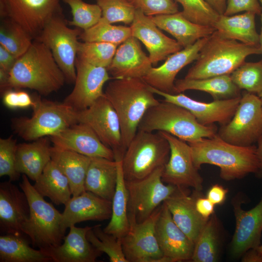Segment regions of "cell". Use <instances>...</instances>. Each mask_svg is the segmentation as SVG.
Here are the masks:
<instances>
[{
	"mask_svg": "<svg viewBox=\"0 0 262 262\" xmlns=\"http://www.w3.org/2000/svg\"><path fill=\"white\" fill-rule=\"evenodd\" d=\"M104 93L118 117L126 151L146 112L160 101L149 85L139 78L114 79L109 82Z\"/></svg>",
	"mask_w": 262,
	"mask_h": 262,
	"instance_id": "cell-1",
	"label": "cell"
},
{
	"mask_svg": "<svg viewBox=\"0 0 262 262\" xmlns=\"http://www.w3.org/2000/svg\"><path fill=\"white\" fill-rule=\"evenodd\" d=\"M193 162L199 170L201 165L210 164L220 168V176L225 180L242 179L255 173L258 169L257 147L235 145L221 139L217 134L188 143Z\"/></svg>",
	"mask_w": 262,
	"mask_h": 262,
	"instance_id": "cell-2",
	"label": "cell"
},
{
	"mask_svg": "<svg viewBox=\"0 0 262 262\" xmlns=\"http://www.w3.org/2000/svg\"><path fill=\"white\" fill-rule=\"evenodd\" d=\"M9 75L11 89L28 88L43 96L57 92L66 82L50 50L35 40L17 59Z\"/></svg>",
	"mask_w": 262,
	"mask_h": 262,
	"instance_id": "cell-3",
	"label": "cell"
},
{
	"mask_svg": "<svg viewBox=\"0 0 262 262\" xmlns=\"http://www.w3.org/2000/svg\"><path fill=\"white\" fill-rule=\"evenodd\" d=\"M260 54V47L226 38L215 31L208 36L195 65L184 78L201 79L230 75L245 62L248 56Z\"/></svg>",
	"mask_w": 262,
	"mask_h": 262,
	"instance_id": "cell-4",
	"label": "cell"
},
{
	"mask_svg": "<svg viewBox=\"0 0 262 262\" xmlns=\"http://www.w3.org/2000/svg\"><path fill=\"white\" fill-rule=\"evenodd\" d=\"M138 130L166 132L187 143L212 138L218 131L215 124L202 125L185 108L164 100L147 110Z\"/></svg>",
	"mask_w": 262,
	"mask_h": 262,
	"instance_id": "cell-5",
	"label": "cell"
},
{
	"mask_svg": "<svg viewBox=\"0 0 262 262\" xmlns=\"http://www.w3.org/2000/svg\"><path fill=\"white\" fill-rule=\"evenodd\" d=\"M19 186L26 194L30 209V216L22 228V232L34 247L43 249L61 245L65 236L61 229L62 213L46 201L22 175Z\"/></svg>",
	"mask_w": 262,
	"mask_h": 262,
	"instance_id": "cell-6",
	"label": "cell"
},
{
	"mask_svg": "<svg viewBox=\"0 0 262 262\" xmlns=\"http://www.w3.org/2000/svg\"><path fill=\"white\" fill-rule=\"evenodd\" d=\"M170 153L168 141L159 132L138 130L121 161L125 180L142 179L164 167Z\"/></svg>",
	"mask_w": 262,
	"mask_h": 262,
	"instance_id": "cell-7",
	"label": "cell"
},
{
	"mask_svg": "<svg viewBox=\"0 0 262 262\" xmlns=\"http://www.w3.org/2000/svg\"><path fill=\"white\" fill-rule=\"evenodd\" d=\"M30 117L11 120L15 133L26 141L51 136L78 122L77 112L64 103L46 99H36Z\"/></svg>",
	"mask_w": 262,
	"mask_h": 262,
	"instance_id": "cell-8",
	"label": "cell"
},
{
	"mask_svg": "<svg viewBox=\"0 0 262 262\" xmlns=\"http://www.w3.org/2000/svg\"><path fill=\"white\" fill-rule=\"evenodd\" d=\"M68 25L62 11L48 22L34 40L43 43L50 50L66 82L74 83L79 36L82 30L71 28Z\"/></svg>",
	"mask_w": 262,
	"mask_h": 262,
	"instance_id": "cell-9",
	"label": "cell"
},
{
	"mask_svg": "<svg viewBox=\"0 0 262 262\" xmlns=\"http://www.w3.org/2000/svg\"><path fill=\"white\" fill-rule=\"evenodd\" d=\"M164 167L157 168L142 179L125 180L128 193L129 219L137 223L144 221L175 192L178 187L165 184L162 180Z\"/></svg>",
	"mask_w": 262,
	"mask_h": 262,
	"instance_id": "cell-10",
	"label": "cell"
},
{
	"mask_svg": "<svg viewBox=\"0 0 262 262\" xmlns=\"http://www.w3.org/2000/svg\"><path fill=\"white\" fill-rule=\"evenodd\" d=\"M217 134L229 143L249 146L262 135V104L260 98L246 91L242 93L235 114Z\"/></svg>",
	"mask_w": 262,
	"mask_h": 262,
	"instance_id": "cell-11",
	"label": "cell"
},
{
	"mask_svg": "<svg viewBox=\"0 0 262 262\" xmlns=\"http://www.w3.org/2000/svg\"><path fill=\"white\" fill-rule=\"evenodd\" d=\"M77 119L89 126L102 143L113 150L115 161H122L125 150L119 120L104 95L87 108L77 112Z\"/></svg>",
	"mask_w": 262,
	"mask_h": 262,
	"instance_id": "cell-12",
	"label": "cell"
},
{
	"mask_svg": "<svg viewBox=\"0 0 262 262\" xmlns=\"http://www.w3.org/2000/svg\"><path fill=\"white\" fill-rule=\"evenodd\" d=\"M161 205L142 222L129 219V230L121 239L128 262H168L160 248L155 232Z\"/></svg>",
	"mask_w": 262,
	"mask_h": 262,
	"instance_id": "cell-13",
	"label": "cell"
},
{
	"mask_svg": "<svg viewBox=\"0 0 262 262\" xmlns=\"http://www.w3.org/2000/svg\"><path fill=\"white\" fill-rule=\"evenodd\" d=\"M62 11L60 0H0L1 18L16 23L33 39L48 22Z\"/></svg>",
	"mask_w": 262,
	"mask_h": 262,
	"instance_id": "cell-14",
	"label": "cell"
},
{
	"mask_svg": "<svg viewBox=\"0 0 262 262\" xmlns=\"http://www.w3.org/2000/svg\"><path fill=\"white\" fill-rule=\"evenodd\" d=\"M159 132L168 142L170 156L162 172L163 181L177 187H191L200 191L203 179L195 167L189 144L166 132Z\"/></svg>",
	"mask_w": 262,
	"mask_h": 262,
	"instance_id": "cell-15",
	"label": "cell"
},
{
	"mask_svg": "<svg viewBox=\"0 0 262 262\" xmlns=\"http://www.w3.org/2000/svg\"><path fill=\"white\" fill-rule=\"evenodd\" d=\"M75 66L74 86L63 102L79 112L104 96V85L112 78L106 68L92 65L78 57Z\"/></svg>",
	"mask_w": 262,
	"mask_h": 262,
	"instance_id": "cell-16",
	"label": "cell"
},
{
	"mask_svg": "<svg viewBox=\"0 0 262 262\" xmlns=\"http://www.w3.org/2000/svg\"><path fill=\"white\" fill-rule=\"evenodd\" d=\"M155 94L161 96L164 101L174 103L183 107L191 112L197 121L204 126L218 123L221 125L227 124L233 116L241 100V96L235 98L214 100L203 102L191 98L180 93L170 94L149 86Z\"/></svg>",
	"mask_w": 262,
	"mask_h": 262,
	"instance_id": "cell-17",
	"label": "cell"
},
{
	"mask_svg": "<svg viewBox=\"0 0 262 262\" xmlns=\"http://www.w3.org/2000/svg\"><path fill=\"white\" fill-rule=\"evenodd\" d=\"M155 232L160 248L168 262L191 260L195 243L174 221L164 202L161 205Z\"/></svg>",
	"mask_w": 262,
	"mask_h": 262,
	"instance_id": "cell-18",
	"label": "cell"
},
{
	"mask_svg": "<svg viewBox=\"0 0 262 262\" xmlns=\"http://www.w3.org/2000/svg\"><path fill=\"white\" fill-rule=\"evenodd\" d=\"M244 201L235 198L233 207L236 227L231 243L232 255L236 257L261 245L262 232V197L252 209L246 211L241 207Z\"/></svg>",
	"mask_w": 262,
	"mask_h": 262,
	"instance_id": "cell-19",
	"label": "cell"
},
{
	"mask_svg": "<svg viewBox=\"0 0 262 262\" xmlns=\"http://www.w3.org/2000/svg\"><path fill=\"white\" fill-rule=\"evenodd\" d=\"M53 146L75 151L90 158L115 160L113 150L104 144L87 125L78 122L50 136Z\"/></svg>",
	"mask_w": 262,
	"mask_h": 262,
	"instance_id": "cell-20",
	"label": "cell"
},
{
	"mask_svg": "<svg viewBox=\"0 0 262 262\" xmlns=\"http://www.w3.org/2000/svg\"><path fill=\"white\" fill-rule=\"evenodd\" d=\"M208 37L169 55L164 63L157 67H152L143 80L149 86L162 92L175 94L177 75L184 66L196 60Z\"/></svg>",
	"mask_w": 262,
	"mask_h": 262,
	"instance_id": "cell-21",
	"label": "cell"
},
{
	"mask_svg": "<svg viewBox=\"0 0 262 262\" xmlns=\"http://www.w3.org/2000/svg\"><path fill=\"white\" fill-rule=\"evenodd\" d=\"M131 36L141 41L149 53L152 65L159 62L183 48L176 40L164 34L150 17L137 8L131 26Z\"/></svg>",
	"mask_w": 262,
	"mask_h": 262,
	"instance_id": "cell-22",
	"label": "cell"
},
{
	"mask_svg": "<svg viewBox=\"0 0 262 262\" xmlns=\"http://www.w3.org/2000/svg\"><path fill=\"white\" fill-rule=\"evenodd\" d=\"M30 209L26 194L11 181L0 183V230L4 234H24L22 228ZM25 235V234H24Z\"/></svg>",
	"mask_w": 262,
	"mask_h": 262,
	"instance_id": "cell-23",
	"label": "cell"
},
{
	"mask_svg": "<svg viewBox=\"0 0 262 262\" xmlns=\"http://www.w3.org/2000/svg\"><path fill=\"white\" fill-rule=\"evenodd\" d=\"M112 205L111 201L87 191L77 196H72L65 205L62 213V231L65 234L68 228L78 223L110 219Z\"/></svg>",
	"mask_w": 262,
	"mask_h": 262,
	"instance_id": "cell-24",
	"label": "cell"
},
{
	"mask_svg": "<svg viewBox=\"0 0 262 262\" xmlns=\"http://www.w3.org/2000/svg\"><path fill=\"white\" fill-rule=\"evenodd\" d=\"M190 194L184 187H178L164 202L177 225L194 243L209 219L202 217L195 207V201L200 191L194 190Z\"/></svg>",
	"mask_w": 262,
	"mask_h": 262,
	"instance_id": "cell-25",
	"label": "cell"
},
{
	"mask_svg": "<svg viewBox=\"0 0 262 262\" xmlns=\"http://www.w3.org/2000/svg\"><path fill=\"white\" fill-rule=\"evenodd\" d=\"M136 38L131 36L117 48L107 67L113 79L142 78L152 67Z\"/></svg>",
	"mask_w": 262,
	"mask_h": 262,
	"instance_id": "cell-26",
	"label": "cell"
},
{
	"mask_svg": "<svg viewBox=\"0 0 262 262\" xmlns=\"http://www.w3.org/2000/svg\"><path fill=\"white\" fill-rule=\"evenodd\" d=\"M92 228L72 225L69 228L68 234L64 236L63 244L41 250L54 262H95L102 253L87 239V232Z\"/></svg>",
	"mask_w": 262,
	"mask_h": 262,
	"instance_id": "cell-27",
	"label": "cell"
},
{
	"mask_svg": "<svg viewBox=\"0 0 262 262\" xmlns=\"http://www.w3.org/2000/svg\"><path fill=\"white\" fill-rule=\"evenodd\" d=\"M150 17L158 28L171 34L183 48L209 36L216 31L212 26L201 25L190 21L182 12Z\"/></svg>",
	"mask_w": 262,
	"mask_h": 262,
	"instance_id": "cell-28",
	"label": "cell"
},
{
	"mask_svg": "<svg viewBox=\"0 0 262 262\" xmlns=\"http://www.w3.org/2000/svg\"><path fill=\"white\" fill-rule=\"evenodd\" d=\"M51 147L47 137L17 145L16 171L35 181L51 160Z\"/></svg>",
	"mask_w": 262,
	"mask_h": 262,
	"instance_id": "cell-29",
	"label": "cell"
},
{
	"mask_svg": "<svg viewBox=\"0 0 262 262\" xmlns=\"http://www.w3.org/2000/svg\"><path fill=\"white\" fill-rule=\"evenodd\" d=\"M117 162L91 158L84 182L85 190L112 201L117 184Z\"/></svg>",
	"mask_w": 262,
	"mask_h": 262,
	"instance_id": "cell-30",
	"label": "cell"
},
{
	"mask_svg": "<svg viewBox=\"0 0 262 262\" xmlns=\"http://www.w3.org/2000/svg\"><path fill=\"white\" fill-rule=\"evenodd\" d=\"M51 160L67 178L72 196L84 192V182L91 158L75 151L53 146Z\"/></svg>",
	"mask_w": 262,
	"mask_h": 262,
	"instance_id": "cell-31",
	"label": "cell"
},
{
	"mask_svg": "<svg viewBox=\"0 0 262 262\" xmlns=\"http://www.w3.org/2000/svg\"><path fill=\"white\" fill-rule=\"evenodd\" d=\"M255 16V13L249 12L231 16L220 15L213 27L224 37L260 47Z\"/></svg>",
	"mask_w": 262,
	"mask_h": 262,
	"instance_id": "cell-32",
	"label": "cell"
},
{
	"mask_svg": "<svg viewBox=\"0 0 262 262\" xmlns=\"http://www.w3.org/2000/svg\"><path fill=\"white\" fill-rule=\"evenodd\" d=\"M188 90L205 92L214 100L241 97V89L233 82L230 75H223L201 79H181L175 82V94Z\"/></svg>",
	"mask_w": 262,
	"mask_h": 262,
	"instance_id": "cell-33",
	"label": "cell"
},
{
	"mask_svg": "<svg viewBox=\"0 0 262 262\" xmlns=\"http://www.w3.org/2000/svg\"><path fill=\"white\" fill-rule=\"evenodd\" d=\"M24 234H4L0 236V262H48L51 261L41 249L31 246Z\"/></svg>",
	"mask_w": 262,
	"mask_h": 262,
	"instance_id": "cell-34",
	"label": "cell"
},
{
	"mask_svg": "<svg viewBox=\"0 0 262 262\" xmlns=\"http://www.w3.org/2000/svg\"><path fill=\"white\" fill-rule=\"evenodd\" d=\"M43 197H48L55 204L65 205L72 196L69 181L51 160L33 185Z\"/></svg>",
	"mask_w": 262,
	"mask_h": 262,
	"instance_id": "cell-35",
	"label": "cell"
},
{
	"mask_svg": "<svg viewBox=\"0 0 262 262\" xmlns=\"http://www.w3.org/2000/svg\"><path fill=\"white\" fill-rule=\"evenodd\" d=\"M116 161L117 180L115 191L112 201V214L110 222L103 229L105 232L121 239L127 234L130 228L128 211V193L121 161Z\"/></svg>",
	"mask_w": 262,
	"mask_h": 262,
	"instance_id": "cell-36",
	"label": "cell"
},
{
	"mask_svg": "<svg viewBox=\"0 0 262 262\" xmlns=\"http://www.w3.org/2000/svg\"><path fill=\"white\" fill-rule=\"evenodd\" d=\"M219 256V230L213 213L208 219L197 239L191 258L194 262H215Z\"/></svg>",
	"mask_w": 262,
	"mask_h": 262,
	"instance_id": "cell-37",
	"label": "cell"
},
{
	"mask_svg": "<svg viewBox=\"0 0 262 262\" xmlns=\"http://www.w3.org/2000/svg\"><path fill=\"white\" fill-rule=\"evenodd\" d=\"M33 38L21 26L7 19H2L0 26V45L16 58L30 48Z\"/></svg>",
	"mask_w": 262,
	"mask_h": 262,
	"instance_id": "cell-38",
	"label": "cell"
},
{
	"mask_svg": "<svg viewBox=\"0 0 262 262\" xmlns=\"http://www.w3.org/2000/svg\"><path fill=\"white\" fill-rule=\"evenodd\" d=\"M131 36L130 27L113 25L101 17L96 24L82 30L79 39L83 42H102L118 45Z\"/></svg>",
	"mask_w": 262,
	"mask_h": 262,
	"instance_id": "cell-39",
	"label": "cell"
},
{
	"mask_svg": "<svg viewBox=\"0 0 262 262\" xmlns=\"http://www.w3.org/2000/svg\"><path fill=\"white\" fill-rule=\"evenodd\" d=\"M87 240L101 253L107 255L111 262H128L122 248L121 239L105 232L97 225L87 232Z\"/></svg>",
	"mask_w": 262,
	"mask_h": 262,
	"instance_id": "cell-40",
	"label": "cell"
},
{
	"mask_svg": "<svg viewBox=\"0 0 262 262\" xmlns=\"http://www.w3.org/2000/svg\"><path fill=\"white\" fill-rule=\"evenodd\" d=\"M117 46L102 42H80L77 57L92 65L107 68Z\"/></svg>",
	"mask_w": 262,
	"mask_h": 262,
	"instance_id": "cell-41",
	"label": "cell"
},
{
	"mask_svg": "<svg viewBox=\"0 0 262 262\" xmlns=\"http://www.w3.org/2000/svg\"><path fill=\"white\" fill-rule=\"evenodd\" d=\"M230 77L241 90L259 95L262 92V60L257 62H245Z\"/></svg>",
	"mask_w": 262,
	"mask_h": 262,
	"instance_id": "cell-42",
	"label": "cell"
},
{
	"mask_svg": "<svg viewBox=\"0 0 262 262\" xmlns=\"http://www.w3.org/2000/svg\"><path fill=\"white\" fill-rule=\"evenodd\" d=\"M70 8L72 19L69 25L82 30L96 24L102 17V11L97 4H89L83 0H62Z\"/></svg>",
	"mask_w": 262,
	"mask_h": 262,
	"instance_id": "cell-43",
	"label": "cell"
},
{
	"mask_svg": "<svg viewBox=\"0 0 262 262\" xmlns=\"http://www.w3.org/2000/svg\"><path fill=\"white\" fill-rule=\"evenodd\" d=\"M102 11L101 18L110 23H132L136 8L129 0H96Z\"/></svg>",
	"mask_w": 262,
	"mask_h": 262,
	"instance_id": "cell-44",
	"label": "cell"
},
{
	"mask_svg": "<svg viewBox=\"0 0 262 262\" xmlns=\"http://www.w3.org/2000/svg\"><path fill=\"white\" fill-rule=\"evenodd\" d=\"M182 6L183 16L190 21L213 27L219 14L205 0H176Z\"/></svg>",
	"mask_w": 262,
	"mask_h": 262,
	"instance_id": "cell-45",
	"label": "cell"
},
{
	"mask_svg": "<svg viewBox=\"0 0 262 262\" xmlns=\"http://www.w3.org/2000/svg\"><path fill=\"white\" fill-rule=\"evenodd\" d=\"M16 140L12 136L0 139V177L7 176L11 181L20 176L16 168Z\"/></svg>",
	"mask_w": 262,
	"mask_h": 262,
	"instance_id": "cell-46",
	"label": "cell"
},
{
	"mask_svg": "<svg viewBox=\"0 0 262 262\" xmlns=\"http://www.w3.org/2000/svg\"><path fill=\"white\" fill-rule=\"evenodd\" d=\"M147 16L171 14L179 11L178 6L174 0H129Z\"/></svg>",
	"mask_w": 262,
	"mask_h": 262,
	"instance_id": "cell-47",
	"label": "cell"
},
{
	"mask_svg": "<svg viewBox=\"0 0 262 262\" xmlns=\"http://www.w3.org/2000/svg\"><path fill=\"white\" fill-rule=\"evenodd\" d=\"M2 95L3 104L11 109L33 108L36 104V100H34L27 92L24 91H16L11 89Z\"/></svg>",
	"mask_w": 262,
	"mask_h": 262,
	"instance_id": "cell-48",
	"label": "cell"
},
{
	"mask_svg": "<svg viewBox=\"0 0 262 262\" xmlns=\"http://www.w3.org/2000/svg\"><path fill=\"white\" fill-rule=\"evenodd\" d=\"M242 12H252L261 15L262 7L258 0H227L223 15L231 16Z\"/></svg>",
	"mask_w": 262,
	"mask_h": 262,
	"instance_id": "cell-49",
	"label": "cell"
},
{
	"mask_svg": "<svg viewBox=\"0 0 262 262\" xmlns=\"http://www.w3.org/2000/svg\"><path fill=\"white\" fill-rule=\"evenodd\" d=\"M214 206L207 197H200L198 194L195 201V207L202 217L209 219L214 213Z\"/></svg>",
	"mask_w": 262,
	"mask_h": 262,
	"instance_id": "cell-50",
	"label": "cell"
},
{
	"mask_svg": "<svg viewBox=\"0 0 262 262\" xmlns=\"http://www.w3.org/2000/svg\"><path fill=\"white\" fill-rule=\"evenodd\" d=\"M228 190L218 184L213 185L208 190L207 197L215 205L225 201Z\"/></svg>",
	"mask_w": 262,
	"mask_h": 262,
	"instance_id": "cell-51",
	"label": "cell"
},
{
	"mask_svg": "<svg viewBox=\"0 0 262 262\" xmlns=\"http://www.w3.org/2000/svg\"><path fill=\"white\" fill-rule=\"evenodd\" d=\"M17 58L0 45V68L10 72Z\"/></svg>",
	"mask_w": 262,
	"mask_h": 262,
	"instance_id": "cell-52",
	"label": "cell"
},
{
	"mask_svg": "<svg viewBox=\"0 0 262 262\" xmlns=\"http://www.w3.org/2000/svg\"><path fill=\"white\" fill-rule=\"evenodd\" d=\"M243 256V262H262V254L257 248L248 250Z\"/></svg>",
	"mask_w": 262,
	"mask_h": 262,
	"instance_id": "cell-53",
	"label": "cell"
},
{
	"mask_svg": "<svg viewBox=\"0 0 262 262\" xmlns=\"http://www.w3.org/2000/svg\"><path fill=\"white\" fill-rule=\"evenodd\" d=\"M9 72L0 68V90L2 94L11 89Z\"/></svg>",
	"mask_w": 262,
	"mask_h": 262,
	"instance_id": "cell-54",
	"label": "cell"
},
{
	"mask_svg": "<svg viewBox=\"0 0 262 262\" xmlns=\"http://www.w3.org/2000/svg\"><path fill=\"white\" fill-rule=\"evenodd\" d=\"M205 1L218 14H224L227 0H205Z\"/></svg>",
	"mask_w": 262,
	"mask_h": 262,
	"instance_id": "cell-55",
	"label": "cell"
},
{
	"mask_svg": "<svg viewBox=\"0 0 262 262\" xmlns=\"http://www.w3.org/2000/svg\"><path fill=\"white\" fill-rule=\"evenodd\" d=\"M257 155L258 160V167L257 172L255 173L257 177L262 178V135L257 141Z\"/></svg>",
	"mask_w": 262,
	"mask_h": 262,
	"instance_id": "cell-56",
	"label": "cell"
},
{
	"mask_svg": "<svg viewBox=\"0 0 262 262\" xmlns=\"http://www.w3.org/2000/svg\"><path fill=\"white\" fill-rule=\"evenodd\" d=\"M259 0L262 7V0ZM261 16L262 28H261V33L259 34V46H260V48L261 51V54H262V13L261 15Z\"/></svg>",
	"mask_w": 262,
	"mask_h": 262,
	"instance_id": "cell-57",
	"label": "cell"
},
{
	"mask_svg": "<svg viewBox=\"0 0 262 262\" xmlns=\"http://www.w3.org/2000/svg\"><path fill=\"white\" fill-rule=\"evenodd\" d=\"M257 250L261 253L262 254V245H260L257 248Z\"/></svg>",
	"mask_w": 262,
	"mask_h": 262,
	"instance_id": "cell-58",
	"label": "cell"
},
{
	"mask_svg": "<svg viewBox=\"0 0 262 262\" xmlns=\"http://www.w3.org/2000/svg\"><path fill=\"white\" fill-rule=\"evenodd\" d=\"M258 96L260 98L261 101H262V92L258 95Z\"/></svg>",
	"mask_w": 262,
	"mask_h": 262,
	"instance_id": "cell-59",
	"label": "cell"
}]
</instances>
